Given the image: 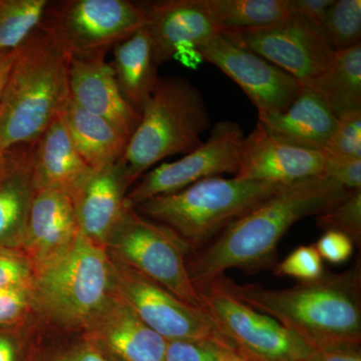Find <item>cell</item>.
I'll return each mask as SVG.
<instances>
[{
	"mask_svg": "<svg viewBox=\"0 0 361 361\" xmlns=\"http://www.w3.org/2000/svg\"><path fill=\"white\" fill-rule=\"evenodd\" d=\"M351 192L324 176L284 187L228 226L188 263L192 282L200 286L232 268L253 273L269 267L292 226L329 210Z\"/></svg>",
	"mask_w": 361,
	"mask_h": 361,
	"instance_id": "cell-1",
	"label": "cell"
},
{
	"mask_svg": "<svg viewBox=\"0 0 361 361\" xmlns=\"http://www.w3.org/2000/svg\"><path fill=\"white\" fill-rule=\"evenodd\" d=\"M219 279L233 296L274 318L312 348L336 343H360V259L343 272H324L318 279L298 282L289 288L237 284L226 275Z\"/></svg>",
	"mask_w": 361,
	"mask_h": 361,
	"instance_id": "cell-2",
	"label": "cell"
},
{
	"mask_svg": "<svg viewBox=\"0 0 361 361\" xmlns=\"http://www.w3.org/2000/svg\"><path fill=\"white\" fill-rule=\"evenodd\" d=\"M71 56L39 25L16 49L0 101V149L32 144L70 99Z\"/></svg>",
	"mask_w": 361,
	"mask_h": 361,
	"instance_id": "cell-3",
	"label": "cell"
},
{
	"mask_svg": "<svg viewBox=\"0 0 361 361\" xmlns=\"http://www.w3.org/2000/svg\"><path fill=\"white\" fill-rule=\"evenodd\" d=\"M210 115L200 90L187 78L159 77L137 130L116 168L129 188L164 159L202 146Z\"/></svg>",
	"mask_w": 361,
	"mask_h": 361,
	"instance_id": "cell-4",
	"label": "cell"
},
{
	"mask_svg": "<svg viewBox=\"0 0 361 361\" xmlns=\"http://www.w3.org/2000/svg\"><path fill=\"white\" fill-rule=\"evenodd\" d=\"M286 186L235 177L207 178L176 193L149 199L134 209L167 226L195 250Z\"/></svg>",
	"mask_w": 361,
	"mask_h": 361,
	"instance_id": "cell-5",
	"label": "cell"
},
{
	"mask_svg": "<svg viewBox=\"0 0 361 361\" xmlns=\"http://www.w3.org/2000/svg\"><path fill=\"white\" fill-rule=\"evenodd\" d=\"M113 289L108 251L80 232L68 248L35 267L33 299L63 324L85 326Z\"/></svg>",
	"mask_w": 361,
	"mask_h": 361,
	"instance_id": "cell-6",
	"label": "cell"
},
{
	"mask_svg": "<svg viewBox=\"0 0 361 361\" xmlns=\"http://www.w3.org/2000/svg\"><path fill=\"white\" fill-rule=\"evenodd\" d=\"M106 248L114 260L129 266L180 300L202 310L200 296L188 269L186 256L192 248L167 226L128 208Z\"/></svg>",
	"mask_w": 361,
	"mask_h": 361,
	"instance_id": "cell-7",
	"label": "cell"
},
{
	"mask_svg": "<svg viewBox=\"0 0 361 361\" xmlns=\"http://www.w3.org/2000/svg\"><path fill=\"white\" fill-rule=\"evenodd\" d=\"M145 25L144 4L130 0L49 2L40 23L78 59H104Z\"/></svg>",
	"mask_w": 361,
	"mask_h": 361,
	"instance_id": "cell-8",
	"label": "cell"
},
{
	"mask_svg": "<svg viewBox=\"0 0 361 361\" xmlns=\"http://www.w3.org/2000/svg\"><path fill=\"white\" fill-rule=\"evenodd\" d=\"M196 288L202 310L218 331L252 361H305L312 351L274 318L233 296L219 278Z\"/></svg>",
	"mask_w": 361,
	"mask_h": 361,
	"instance_id": "cell-9",
	"label": "cell"
},
{
	"mask_svg": "<svg viewBox=\"0 0 361 361\" xmlns=\"http://www.w3.org/2000/svg\"><path fill=\"white\" fill-rule=\"evenodd\" d=\"M244 139L239 123L231 121L216 123L209 139L198 149L142 176L137 186L126 195V204L135 208L149 199L176 193L207 178L236 175Z\"/></svg>",
	"mask_w": 361,
	"mask_h": 361,
	"instance_id": "cell-10",
	"label": "cell"
},
{
	"mask_svg": "<svg viewBox=\"0 0 361 361\" xmlns=\"http://www.w3.org/2000/svg\"><path fill=\"white\" fill-rule=\"evenodd\" d=\"M111 259L115 290L142 322L166 341H212L223 336L200 308L184 302L165 287Z\"/></svg>",
	"mask_w": 361,
	"mask_h": 361,
	"instance_id": "cell-11",
	"label": "cell"
},
{
	"mask_svg": "<svg viewBox=\"0 0 361 361\" xmlns=\"http://www.w3.org/2000/svg\"><path fill=\"white\" fill-rule=\"evenodd\" d=\"M196 51L243 90L258 114L286 111L300 92L295 78L221 32Z\"/></svg>",
	"mask_w": 361,
	"mask_h": 361,
	"instance_id": "cell-12",
	"label": "cell"
},
{
	"mask_svg": "<svg viewBox=\"0 0 361 361\" xmlns=\"http://www.w3.org/2000/svg\"><path fill=\"white\" fill-rule=\"evenodd\" d=\"M223 32L286 71L300 84L326 70L336 52L326 40L292 20Z\"/></svg>",
	"mask_w": 361,
	"mask_h": 361,
	"instance_id": "cell-13",
	"label": "cell"
},
{
	"mask_svg": "<svg viewBox=\"0 0 361 361\" xmlns=\"http://www.w3.org/2000/svg\"><path fill=\"white\" fill-rule=\"evenodd\" d=\"M157 65L197 49L223 32L215 0H163L144 4Z\"/></svg>",
	"mask_w": 361,
	"mask_h": 361,
	"instance_id": "cell-14",
	"label": "cell"
},
{
	"mask_svg": "<svg viewBox=\"0 0 361 361\" xmlns=\"http://www.w3.org/2000/svg\"><path fill=\"white\" fill-rule=\"evenodd\" d=\"M326 153L297 148L271 137L257 123L246 135L235 178L291 185L324 176Z\"/></svg>",
	"mask_w": 361,
	"mask_h": 361,
	"instance_id": "cell-15",
	"label": "cell"
},
{
	"mask_svg": "<svg viewBox=\"0 0 361 361\" xmlns=\"http://www.w3.org/2000/svg\"><path fill=\"white\" fill-rule=\"evenodd\" d=\"M90 343L122 361H165L167 341L140 319L115 290L85 325Z\"/></svg>",
	"mask_w": 361,
	"mask_h": 361,
	"instance_id": "cell-16",
	"label": "cell"
},
{
	"mask_svg": "<svg viewBox=\"0 0 361 361\" xmlns=\"http://www.w3.org/2000/svg\"><path fill=\"white\" fill-rule=\"evenodd\" d=\"M70 99L110 122L130 139L141 121V115L123 97L113 68L104 59L71 58Z\"/></svg>",
	"mask_w": 361,
	"mask_h": 361,
	"instance_id": "cell-17",
	"label": "cell"
},
{
	"mask_svg": "<svg viewBox=\"0 0 361 361\" xmlns=\"http://www.w3.org/2000/svg\"><path fill=\"white\" fill-rule=\"evenodd\" d=\"M78 233L77 213L70 197L54 190H37L20 249L37 267L68 248Z\"/></svg>",
	"mask_w": 361,
	"mask_h": 361,
	"instance_id": "cell-18",
	"label": "cell"
},
{
	"mask_svg": "<svg viewBox=\"0 0 361 361\" xmlns=\"http://www.w3.org/2000/svg\"><path fill=\"white\" fill-rule=\"evenodd\" d=\"M35 142L7 149L0 156V247L20 249L37 192L33 179Z\"/></svg>",
	"mask_w": 361,
	"mask_h": 361,
	"instance_id": "cell-19",
	"label": "cell"
},
{
	"mask_svg": "<svg viewBox=\"0 0 361 361\" xmlns=\"http://www.w3.org/2000/svg\"><path fill=\"white\" fill-rule=\"evenodd\" d=\"M96 171L75 149L65 123L59 116L35 142L33 179L35 189L61 192L75 201Z\"/></svg>",
	"mask_w": 361,
	"mask_h": 361,
	"instance_id": "cell-20",
	"label": "cell"
},
{
	"mask_svg": "<svg viewBox=\"0 0 361 361\" xmlns=\"http://www.w3.org/2000/svg\"><path fill=\"white\" fill-rule=\"evenodd\" d=\"M258 116V123L271 137L312 151H326L338 123L326 104L302 85L295 101L283 113Z\"/></svg>",
	"mask_w": 361,
	"mask_h": 361,
	"instance_id": "cell-21",
	"label": "cell"
},
{
	"mask_svg": "<svg viewBox=\"0 0 361 361\" xmlns=\"http://www.w3.org/2000/svg\"><path fill=\"white\" fill-rule=\"evenodd\" d=\"M127 189L116 165L94 172L73 201L80 232L106 248L129 208L126 204Z\"/></svg>",
	"mask_w": 361,
	"mask_h": 361,
	"instance_id": "cell-22",
	"label": "cell"
},
{
	"mask_svg": "<svg viewBox=\"0 0 361 361\" xmlns=\"http://www.w3.org/2000/svg\"><path fill=\"white\" fill-rule=\"evenodd\" d=\"M59 116L75 149L92 170L113 167L122 159L130 137L110 122L80 108L71 99Z\"/></svg>",
	"mask_w": 361,
	"mask_h": 361,
	"instance_id": "cell-23",
	"label": "cell"
},
{
	"mask_svg": "<svg viewBox=\"0 0 361 361\" xmlns=\"http://www.w3.org/2000/svg\"><path fill=\"white\" fill-rule=\"evenodd\" d=\"M113 51L111 66L118 87L128 103L142 115L159 78V66L148 30L144 26L116 44Z\"/></svg>",
	"mask_w": 361,
	"mask_h": 361,
	"instance_id": "cell-24",
	"label": "cell"
},
{
	"mask_svg": "<svg viewBox=\"0 0 361 361\" xmlns=\"http://www.w3.org/2000/svg\"><path fill=\"white\" fill-rule=\"evenodd\" d=\"M300 85L319 97L337 118L361 110V44L334 52L326 70Z\"/></svg>",
	"mask_w": 361,
	"mask_h": 361,
	"instance_id": "cell-25",
	"label": "cell"
},
{
	"mask_svg": "<svg viewBox=\"0 0 361 361\" xmlns=\"http://www.w3.org/2000/svg\"><path fill=\"white\" fill-rule=\"evenodd\" d=\"M215 4L223 32L290 20L289 0H215Z\"/></svg>",
	"mask_w": 361,
	"mask_h": 361,
	"instance_id": "cell-26",
	"label": "cell"
},
{
	"mask_svg": "<svg viewBox=\"0 0 361 361\" xmlns=\"http://www.w3.org/2000/svg\"><path fill=\"white\" fill-rule=\"evenodd\" d=\"M47 0H0V51L18 47L42 23Z\"/></svg>",
	"mask_w": 361,
	"mask_h": 361,
	"instance_id": "cell-27",
	"label": "cell"
},
{
	"mask_svg": "<svg viewBox=\"0 0 361 361\" xmlns=\"http://www.w3.org/2000/svg\"><path fill=\"white\" fill-rule=\"evenodd\" d=\"M324 39L334 51L360 44V0H334L327 11Z\"/></svg>",
	"mask_w": 361,
	"mask_h": 361,
	"instance_id": "cell-28",
	"label": "cell"
},
{
	"mask_svg": "<svg viewBox=\"0 0 361 361\" xmlns=\"http://www.w3.org/2000/svg\"><path fill=\"white\" fill-rule=\"evenodd\" d=\"M316 225L324 232L343 233L353 243H360L361 190L351 192L341 203L316 216Z\"/></svg>",
	"mask_w": 361,
	"mask_h": 361,
	"instance_id": "cell-29",
	"label": "cell"
},
{
	"mask_svg": "<svg viewBox=\"0 0 361 361\" xmlns=\"http://www.w3.org/2000/svg\"><path fill=\"white\" fill-rule=\"evenodd\" d=\"M274 274L290 277L299 282H310L325 272L323 260L314 245L299 246L274 267Z\"/></svg>",
	"mask_w": 361,
	"mask_h": 361,
	"instance_id": "cell-30",
	"label": "cell"
},
{
	"mask_svg": "<svg viewBox=\"0 0 361 361\" xmlns=\"http://www.w3.org/2000/svg\"><path fill=\"white\" fill-rule=\"evenodd\" d=\"M325 153L344 158L361 159V110L339 116L336 132Z\"/></svg>",
	"mask_w": 361,
	"mask_h": 361,
	"instance_id": "cell-31",
	"label": "cell"
},
{
	"mask_svg": "<svg viewBox=\"0 0 361 361\" xmlns=\"http://www.w3.org/2000/svg\"><path fill=\"white\" fill-rule=\"evenodd\" d=\"M35 265L20 248L0 247V288L27 287L32 289Z\"/></svg>",
	"mask_w": 361,
	"mask_h": 361,
	"instance_id": "cell-32",
	"label": "cell"
},
{
	"mask_svg": "<svg viewBox=\"0 0 361 361\" xmlns=\"http://www.w3.org/2000/svg\"><path fill=\"white\" fill-rule=\"evenodd\" d=\"M32 289L27 287L0 288V329H13L32 308Z\"/></svg>",
	"mask_w": 361,
	"mask_h": 361,
	"instance_id": "cell-33",
	"label": "cell"
},
{
	"mask_svg": "<svg viewBox=\"0 0 361 361\" xmlns=\"http://www.w3.org/2000/svg\"><path fill=\"white\" fill-rule=\"evenodd\" d=\"M334 1V0H289L290 20L324 39L327 11Z\"/></svg>",
	"mask_w": 361,
	"mask_h": 361,
	"instance_id": "cell-34",
	"label": "cell"
},
{
	"mask_svg": "<svg viewBox=\"0 0 361 361\" xmlns=\"http://www.w3.org/2000/svg\"><path fill=\"white\" fill-rule=\"evenodd\" d=\"M324 177L336 180L349 191L361 190V159L326 154Z\"/></svg>",
	"mask_w": 361,
	"mask_h": 361,
	"instance_id": "cell-35",
	"label": "cell"
},
{
	"mask_svg": "<svg viewBox=\"0 0 361 361\" xmlns=\"http://www.w3.org/2000/svg\"><path fill=\"white\" fill-rule=\"evenodd\" d=\"M314 246L322 260L338 265L351 257L355 243L343 233L326 231Z\"/></svg>",
	"mask_w": 361,
	"mask_h": 361,
	"instance_id": "cell-36",
	"label": "cell"
},
{
	"mask_svg": "<svg viewBox=\"0 0 361 361\" xmlns=\"http://www.w3.org/2000/svg\"><path fill=\"white\" fill-rule=\"evenodd\" d=\"M165 361H218L211 341H169Z\"/></svg>",
	"mask_w": 361,
	"mask_h": 361,
	"instance_id": "cell-37",
	"label": "cell"
},
{
	"mask_svg": "<svg viewBox=\"0 0 361 361\" xmlns=\"http://www.w3.org/2000/svg\"><path fill=\"white\" fill-rule=\"evenodd\" d=\"M305 361H361L356 343H336L313 348Z\"/></svg>",
	"mask_w": 361,
	"mask_h": 361,
	"instance_id": "cell-38",
	"label": "cell"
},
{
	"mask_svg": "<svg viewBox=\"0 0 361 361\" xmlns=\"http://www.w3.org/2000/svg\"><path fill=\"white\" fill-rule=\"evenodd\" d=\"M0 361H20V344L13 329H0Z\"/></svg>",
	"mask_w": 361,
	"mask_h": 361,
	"instance_id": "cell-39",
	"label": "cell"
},
{
	"mask_svg": "<svg viewBox=\"0 0 361 361\" xmlns=\"http://www.w3.org/2000/svg\"><path fill=\"white\" fill-rule=\"evenodd\" d=\"M54 361H110L94 344L87 343L73 349L66 355L59 356Z\"/></svg>",
	"mask_w": 361,
	"mask_h": 361,
	"instance_id": "cell-40",
	"label": "cell"
},
{
	"mask_svg": "<svg viewBox=\"0 0 361 361\" xmlns=\"http://www.w3.org/2000/svg\"><path fill=\"white\" fill-rule=\"evenodd\" d=\"M211 344L218 361H252L250 358L242 355L224 336L214 339Z\"/></svg>",
	"mask_w": 361,
	"mask_h": 361,
	"instance_id": "cell-41",
	"label": "cell"
},
{
	"mask_svg": "<svg viewBox=\"0 0 361 361\" xmlns=\"http://www.w3.org/2000/svg\"><path fill=\"white\" fill-rule=\"evenodd\" d=\"M14 56H16V49L11 51H0V101L4 94L9 73L13 68Z\"/></svg>",
	"mask_w": 361,
	"mask_h": 361,
	"instance_id": "cell-42",
	"label": "cell"
},
{
	"mask_svg": "<svg viewBox=\"0 0 361 361\" xmlns=\"http://www.w3.org/2000/svg\"><path fill=\"white\" fill-rule=\"evenodd\" d=\"M2 153H4V152H2L1 149H0V156H1Z\"/></svg>",
	"mask_w": 361,
	"mask_h": 361,
	"instance_id": "cell-43",
	"label": "cell"
}]
</instances>
